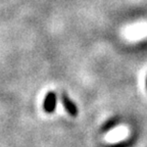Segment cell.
Masks as SVG:
<instances>
[{
    "label": "cell",
    "instance_id": "1",
    "mask_svg": "<svg viewBox=\"0 0 147 147\" xmlns=\"http://www.w3.org/2000/svg\"><path fill=\"white\" fill-rule=\"evenodd\" d=\"M61 101H62V104H63V107L65 108V110H67V113L71 117H77V115H78V108H77L76 104L69 98V96L67 94L63 93L61 95Z\"/></svg>",
    "mask_w": 147,
    "mask_h": 147
},
{
    "label": "cell",
    "instance_id": "2",
    "mask_svg": "<svg viewBox=\"0 0 147 147\" xmlns=\"http://www.w3.org/2000/svg\"><path fill=\"white\" fill-rule=\"evenodd\" d=\"M55 106H56V95L53 92H49L44 100V110L46 113H53Z\"/></svg>",
    "mask_w": 147,
    "mask_h": 147
}]
</instances>
